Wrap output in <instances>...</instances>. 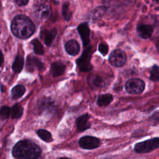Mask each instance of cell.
<instances>
[{"instance_id":"cell-31","label":"cell","mask_w":159,"mask_h":159,"mask_svg":"<svg viewBox=\"0 0 159 159\" xmlns=\"http://www.w3.org/2000/svg\"><path fill=\"white\" fill-rule=\"evenodd\" d=\"M1 65H2V63H3V55H2V53H1Z\"/></svg>"},{"instance_id":"cell-13","label":"cell","mask_w":159,"mask_h":159,"mask_svg":"<svg viewBox=\"0 0 159 159\" xmlns=\"http://www.w3.org/2000/svg\"><path fill=\"white\" fill-rule=\"evenodd\" d=\"M89 116L88 114H83L76 119V124L78 129L80 131H84L90 127V123L89 122Z\"/></svg>"},{"instance_id":"cell-29","label":"cell","mask_w":159,"mask_h":159,"mask_svg":"<svg viewBox=\"0 0 159 159\" xmlns=\"http://www.w3.org/2000/svg\"><path fill=\"white\" fill-rule=\"evenodd\" d=\"M151 123L156 124L159 123V111L155 112L149 119Z\"/></svg>"},{"instance_id":"cell-17","label":"cell","mask_w":159,"mask_h":159,"mask_svg":"<svg viewBox=\"0 0 159 159\" xmlns=\"http://www.w3.org/2000/svg\"><path fill=\"white\" fill-rule=\"evenodd\" d=\"M65 65L63 63L60 61H56L51 65L50 73L53 77H57L61 75L65 72Z\"/></svg>"},{"instance_id":"cell-19","label":"cell","mask_w":159,"mask_h":159,"mask_svg":"<svg viewBox=\"0 0 159 159\" xmlns=\"http://www.w3.org/2000/svg\"><path fill=\"white\" fill-rule=\"evenodd\" d=\"M25 92V88L24 86L18 84L14 86L11 92V97L13 99H17L22 97Z\"/></svg>"},{"instance_id":"cell-11","label":"cell","mask_w":159,"mask_h":159,"mask_svg":"<svg viewBox=\"0 0 159 159\" xmlns=\"http://www.w3.org/2000/svg\"><path fill=\"white\" fill-rule=\"evenodd\" d=\"M78 31L80 35L81 39L84 47H86L89 43V34L90 29L88 24L86 22H83L80 24L78 27Z\"/></svg>"},{"instance_id":"cell-16","label":"cell","mask_w":159,"mask_h":159,"mask_svg":"<svg viewBox=\"0 0 159 159\" xmlns=\"http://www.w3.org/2000/svg\"><path fill=\"white\" fill-rule=\"evenodd\" d=\"M65 50L66 52L71 55H76L80 52V45L75 40H70L65 44Z\"/></svg>"},{"instance_id":"cell-2","label":"cell","mask_w":159,"mask_h":159,"mask_svg":"<svg viewBox=\"0 0 159 159\" xmlns=\"http://www.w3.org/2000/svg\"><path fill=\"white\" fill-rule=\"evenodd\" d=\"M11 29L16 37L22 39L30 37L35 31V26L31 20L22 14L17 15L13 19Z\"/></svg>"},{"instance_id":"cell-22","label":"cell","mask_w":159,"mask_h":159,"mask_svg":"<svg viewBox=\"0 0 159 159\" xmlns=\"http://www.w3.org/2000/svg\"><path fill=\"white\" fill-rule=\"evenodd\" d=\"M23 113L22 107L18 104H16L11 109V115L12 119H18L20 117Z\"/></svg>"},{"instance_id":"cell-3","label":"cell","mask_w":159,"mask_h":159,"mask_svg":"<svg viewBox=\"0 0 159 159\" xmlns=\"http://www.w3.org/2000/svg\"><path fill=\"white\" fill-rule=\"evenodd\" d=\"M93 50L91 45L85 48L81 56L76 60L77 65L81 71L86 72L90 71L93 66L91 64V57Z\"/></svg>"},{"instance_id":"cell-12","label":"cell","mask_w":159,"mask_h":159,"mask_svg":"<svg viewBox=\"0 0 159 159\" xmlns=\"http://www.w3.org/2000/svg\"><path fill=\"white\" fill-rule=\"evenodd\" d=\"M153 32V28L150 25L139 24L137 26V32L142 39H147L150 38Z\"/></svg>"},{"instance_id":"cell-27","label":"cell","mask_w":159,"mask_h":159,"mask_svg":"<svg viewBox=\"0 0 159 159\" xmlns=\"http://www.w3.org/2000/svg\"><path fill=\"white\" fill-rule=\"evenodd\" d=\"M10 114H11V109L9 107L6 106H3L1 107L0 116H1V119L2 120L7 119Z\"/></svg>"},{"instance_id":"cell-15","label":"cell","mask_w":159,"mask_h":159,"mask_svg":"<svg viewBox=\"0 0 159 159\" xmlns=\"http://www.w3.org/2000/svg\"><path fill=\"white\" fill-rule=\"evenodd\" d=\"M106 7L104 6L98 7L92 10L89 14V17L93 22H96L99 20L104 15L106 11Z\"/></svg>"},{"instance_id":"cell-9","label":"cell","mask_w":159,"mask_h":159,"mask_svg":"<svg viewBox=\"0 0 159 159\" xmlns=\"http://www.w3.org/2000/svg\"><path fill=\"white\" fill-rule=\"evenodd\" d=\"M80 145L84 149H94L100 145V140L94 137L84 136L81 137L79 141Z\"/></svg>"},{"instance_id":"cell-28","label":"cell","mask_w":159,"mask_h":159,"mask_svg":"<svg viewBox=\"0 0 159 159\" xmlns=\"http://www.w3.org/2000/svg\"><path fill=\"white\" fill-rule=\"evenodd\" d=\"M98 50L103 56H105L108 53V45L106 43L101 42L98 46Z\"/></svg>"},{"instance_id":"cell-23","label":"cell","mask_w":159,"mask_h":159,"mask_svg":"<svg viewBox=\"0 0 159 159\" xmlns=\"http://www.w3.org/2000/svg\"><path fill=\"white\" fill-rule=\"evenodd\" d=\"M31 43L33 46V50L35 53L42 55L44 53V50L43 48L42 45L40 43V42L37 39H33L31 42Z\"/></svg>"},{"instance_id":"cell-25","label":"cell","mask_w":159,"mask_h":159,"mask_svg":"<svg viewBox=\"0 0 159 159\" xmlns=\"http://www.w3.org/2000/svg\"><path fill=\"white\" fill-rule=\"evenodd\" d=\"M150 80L153 81H159V67L157 65H153L151 69Z\"/></svg>"},{"instance_id":"cell-32","label":"cell","mask_w":159,"mask_h":159,"mask_svg":"<svg viewBox=\"0 0 159 159\" xmlns=\"http://www.w3.org/2000/svg\"><path fill=\"white\" fill-rule=\"evenodd\" d=\"M1 92H3V91H4V89H3V86H2V84H1Z\"/></svg>"},{"instance_id":"cell-21","label":"cell","mask_w":159,"mask_h":159,"mask_svg":"<svg viewBox=\"0 0 159 159\" xmlns=\"http://www.w3.org/2000/svg\"><path fill=\"white\" fill-rule=\"evenodd\" d=\"M24 63V60L23 57H22L20 55H17L14 59V61L12 66L13 71L16 73L20 72L23 68Z\"/></svg>"},{"instance_id":"cell-18","label":"cell","mask_w":159,"mask_h":159,"mask_svg":"<svg viewBox=\"0 0 159 159\" xmlns=\"http://www.w3.org/2000/svg\"><path fill=\"white\" fill-rule=\"evenodd\" d=\"M89 83L93 88H101L104 84V80L99 75H93L89 78Z\"/></svg>"},{"instance_id":"cell-5","label":"cell","mask_w":159,"mask_h":159,"mask_svg":"<svg viewBox=\"0 0 159 159\" xmlns=\"http://www.w3.org/2000/svg\"><path fill=\"white\" fill-rule=\"evenodd\" d=\"M145 84L144 81L139 78H132L129 80L125 84V89L129 94H139L145 89Z\"/></svg>"},{"instance_id":"cell-26","label":"cell","mask_w":159,"mask_h":159,"mask_svg":"<svg viewBox=\"0 0 159 159\" xmlns=\"http://www.w3.org/2000/svg\"><path fill=\"white\" fill-rule=\"evenodd\" d=\"M62 14H63V16L65 20H66V21H68L70 20V19L71 17V12L69 9V3L68 2H66L63 4Z\"/></svg>"},{"instance_id":"cell-30","label":"cell","mask_w":159,"mask_h":159,"mask_svg":"<svg viewBox=\"0 0 159 159\" xmlns=\"http://www.w3.org/2000/svg\"><path fill=\"white\" fill-rule=\"evenodd\" d=\"M15 2L17 5H19L20 6H22L26 5L29 2V1H27V0H16Z\"/></svg>"},{"instance_id":"cell-6","label":"cell","mask_w":159,"mask_h":159,"mask_svg":"<svg viewBox=\"0 0 159 159\" xmlns=\"http://www.w3.org/2000/svg\"><path fill=\"white\" fill-rule=\"evenodd\" d=\"M34 16L40 20L48 19L51 14L50 6L46 3H39L35 4L33 7Z\"/></svg>"},{"instance_id":"cell-24","label":"cell","mask_w":159,"mask_h":159,"mask_svg":"<svg viewBox=\"0 0 159 159\" xmlns=\"http://www.w3.org/2000/svg\"><path fill=\"white\" fill-rule=\"evenodd\" d=\"M37 135H39V137L41 139H42L43 140H44L47 142H50L53 140L51 134L46 130L39 129L37 130Z\"/></svg>"},{"instance_id":"cell-8","label":"cell","mask_w":159,"mask_h":159,"mask_svg":"<svg viewBox=\"0 0 159 159\" xmlns=\"http://www.w3.org/2000/svg\"><path fill=\"white\" fill-rule=\"evenodd\" d=\"M37 109L40 112L51 114L54 111V101L48 98H43L37 102Z\"/></svg>"},{"instance_id":"cell-20","label":"cell","mask_w":159,"mask_h":159,"mask_svg":"<svg viewBox=\"0 0 159 159\" xmlns=\"http://www.w3.org/2000/svg\"><path fill=\"white\" fill-rule=\"evenodd\" d=\"M112 96L111 94L99 95L97 99V104L99 106H106L112 101Z\"/></svg>"},{"instance_id":"cell-33","label":"cell","mask_w":159,"mask_h":159,"mask_svg":"<svg viewBox=\"0 0 159 159\" xmlns=\"http://www.w3.org/2000/svg\"><path fill=\"white\" fill-rule=\"evenodd\" d=\"M58 159H70V158H65V157H62V158H60Z\"/></svg>"},{"instance_id":"cell-7","label":"cell","mask_w":159,"mask_h":159,"mask_svg":"<svg viewBox=\"0 0 159 159\" xmlns=\"http://www.w3.org/2000/svg\"><path fill=\"white\" fill-rule=\"evenodd\" d=\"M109 60L112 66L119 67L125 63L127 57L124 51L120 49H116L111 53Z\"/></svg>"},{"instance_id":"cell-1","label":"cell","mask_w":159,"mask_h":159,"mask_svg":"<svg viewBox=\"0 0 159 159\" xmlns=\"http://www.w3.org/2000/svg\"><path fill=\"white\" fill-rule=\"evenodd\" d=\"M40 154V148L29 140L18 142L12 149V155L17 159H38Z\"/></svg>"},{"instance_id":"cell-4","label":"cell","mask_w":159,"mask_h":159,"mask_svg":"<svg viewBox=\"0 0 159 159\" xmlns=\"http://www.w3.org/2000/svg\"><path fill=\"white\" fill-rule=\"evenodd\" d=\"M159 147V138L155 137L142 142L137 143L134 147V150L137 153H148Z\"/></svg>"},{"instance_id":"cell-14","label":"cell","mask_w":159,"mask_h":159,"mask_svg":"<svg viewBox=\"0 0 159 159\" xmlns=\"http://www.w3.org/2000/svg\"><path fill=\"white\" fill-rule=\"evenodd\" d=\"M57 30L54 28L50 30L44 29L41 32V35L43 37L44 42L47 46H50L57 35Z\"/></svg>"},{"instance_id":"cell-10","label":"cell","mask_w":159,"mask_h":159,"mask_svg":"<svg viewBox=\"0 0 159 159\" xmlns=\"http://www.w3.org/2000/svg\"><path fill=\"white\" fill-rule=\"evenodd\" d=\"M44 67V63L37 58L32 55H29L26 60V70L28 71L32 72L35 69L42 70Z\"/></svg>"}]
</instances>
